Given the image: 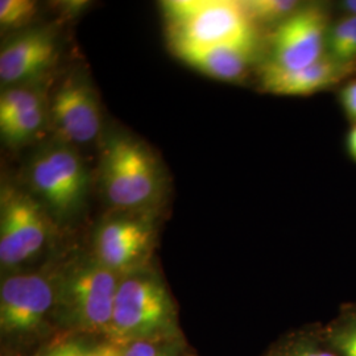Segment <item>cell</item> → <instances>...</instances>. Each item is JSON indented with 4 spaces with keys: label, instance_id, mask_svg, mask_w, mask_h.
<instances>
[{
    "label": "cell",
    "instance_id": "obj_18",
    "mask_svg": "<svg viewBox=\"0 0 356 356\" xmlns=\"http://www.w3.org/2000/svg\"><path fill=\"white\" fill-rule=\"evenodd\" d=\"M48 356H123L122 346L101 338L95 343L65 337L64 339L45 347Z\"/></svg>",
    "mask_w": 356,
    "mask_h": 356
},
{
    "label": "cell",
    "instance_id": "obj_13",
    "mask_svg": "<svg viewBox=\"0 0 356 356\" xmlns=\"http://www.w3.org/2000/svg\"><path fill=\"white\" fill-rule=\"evenodd\" d=\"M56 58V42L48 32L33 31L7 44L0 53V79L15 85L40 76Z\"/></svg>",
    "mask_w": 356,
    "mask_h": 356
},
{
    "label": "cell",
    "instance_id": "obj_14",
    "mask_svg": "<svg viewBox=\"0 0 356 356\" xmlns=\"http://www.w3.org/2000/svg\"><path fill=\"white\" fill-rule=\"evenodd\" d=\"M45 122V106L41 95L15 108L13 113L0 119V132L3 139L10 144H22L38 135Z\"/></svg>",
    "mask_w": 356,
    "mask_h": 356
},
{
    "label": "cell",
    "instance_id": "obj_15",
    "mask_svg": "<svg viewBox=\"0 0 356 356\" xmlns=\"http://www.w3.org/2000/svg\"><path fill=\"white\" fill-rule=\"evenodd\" d=\"M267 356H337L326 343L322 330L293 332L276 344Z\"/></svg>",
    "mask_w": 356,
    "mask_h": 356
},
{
    "label": "cell",
    "instance_id": "obj_19",
    "mask_svg": "<svg viewBox=\"0 0 356 356\" xmlns=\"http://www.w3.org/2000/svg\"><path fill=\"white\" fill-rule=\"evenodd\" d=\"M123 356H194L182 335L139 341L122 346Z\"/></svg>",
    "mask_w": 356,
    "mask_h": 356
},
{
    "label": "cell",
    "instance_id": "obj_12",
    "mask_svg": "<svg viewBox=\"0 0 356 356\" xmlns=\"http://www.w3.org/2000/svg\"><path fill=\"white\" fill-rule=\"evenodd\" d=\"M351 66L334 61L327 54L304 69L285 72L264 64L260 72L261 89L269 94L305 97L329 89L339 82Z\"/></svg>",
    "mask_w": 356,
    "mask_h": 356
},
{
    "label": "cell",
    "instance_id": "obj_6",
    "mask_svg": "<svg viewBox=\"0 0 356 356\" xmlns=\"http://www.w3.org/2000/svg\"><path fill=\"white\" fill-rule=\"evenodd\" d=\"M29 185L56 218L78 211L86 194L88 173L72 145L58 144L38 153L28 170Z\"/></svg>",
    "mask_w": 356,
    "mask_h": 356
},
{
    "label": "cell",
    "instance_id": "obj_2",
    "mask_svg": "<svg viewBox=\"0 0 356 356\" xmlns=\"http://www.w3.org/2000/svg\"><path fill=\"white\" fill-rule=\"evenodd\" d=\"M182 335L176 301L153 264L120 276L106 339L118 346Z\"/></svg>",
    "mask_w": 356,
    "mask_h": 356
},
{
    "label": "cell",
    "instance_id": "obj_3",
    "mask_svg": "<svg viewBox=\"0 0 356 356\" xmlns=\"http://www.w3.org/2000/svg\"><path fill=\"white\" fill-rule=\"evenodd\" d=\"M54 272H13L0 285V338L7 351H28L57 332Z\"/></svg>",
    "mask_w": 356,
    "mask_h": 356
},
{
    "label": "cell",
    "instance_id": "obj_25",
    "mask_svg": "<svg viewBox=\"0 0 356 356\" xmlns=\"http://www.w3.org/2000/svg\"><path fill=\"white\" fill-rule=\"evenodd\" d=\"M33 356H48V354H47V351H45V348H42L40 353H38L36 355Z\"/></svg>",
    "mask_w": 356,
    "mask_h": 356
},
{
    "label": "cell",
    "instance_id": "obj_11",
    "mask_svg": "<svg viewBox=\"0 0 356 356\" xmlns=\"http://www.w3.org/2000/svg\"><path fill=\"white\" fill-rule=\"evenodd\" d=\"M256 47L257 41L225 45H170L185 64L204 76L226 82H238L245 76L254 61Z\"/></svg>",
    "mask_w": 356,
    "mask_h": 356
},
{
    "label": "cell",
    "instance_id": "obj_16",
    "mask_svg": "<svg viewBox=\"0 0 356 356\" xmlns=\"http://www.w3.org/2000/svg\"><path fill=\"white\" fill-rule=\"evenodd\" d=\"M326 54L346 66L356 60V15H347L330 26Z\"/></svg>",
    "mask_w": 356,
    "mask_h": 356
},
{
    "label": "cell",
    "instance_id": "obj_7",
    "mask_svg": "<svg viewBox=\"0 0 356 356\" xmlns=\"http://www.w3.org/2000/svg\"><path fill=\"white\" fill-rule=\"evenodd\" d=\"M156 241V225L143 210L120 211L106 218L97 227L91 254L104 267L123 276L152 264Z\"/></svg>",
    "mask_w": 356,
    "mask_h": 356
},
{
    "label": "cell",
    "instance_id": "obj_24",
    "mask_svg": "<svg viewBox=\"0 0 356 356\" xmlns=\"http://www.w3.org/2000/svg\"><path fill=\"white\" fill-rule=\"evenodd\" d=\"M341 7L348 15H356V0H346L341 3Z\"/></svg>",
    "mask_w": 356,
    "mask_h": 356
},
{
    "label": "cell",
    "instance_id": "obj_5",
    "mask_svg": "<svg viewBox=\"0 0 356 356\" xmlns=\"http://www.w3.org/2000/svg\"><path fill=\"white\" fill-rule=\"evenodd\" d=\"M102 186L106 198L118 210H143L160 189L152 154L132 139H111L103 151Z\"/></svg>",
    "mask_w": 356,
    "mask_h": 356
},
{
    "label": "cell",
    "instance_id": "obj_17",
    "mask_svg": "<svg viewBox=\"0 0 356 356\" xmlns=\"http://www.w3.org/2000/svg\"><path fill=\"white\" fill-rule=\"evenodd\" d=\"M322 335L337 356H356V307L344 309L322 329Z\"/></svg>",
    "mask_w": 356,
    "mask_h": 356
},
{
    "label": "cell",
    "instance_id": "obj_20",
    "mask_svg": "<svg viewBox=\"0 0 356 356\" xmlns=\"http://www.w3.org/2000/svg\"><path fill=\"white\" fill-rule=\"evenodd\" d=\"M242 4L254 24L257 22L280 24L300 8V3L293 0H248Z\"/></svg>",
    "mask_w": 356,
    "mask_h": 356
},
{
    "label": "cell",
    "instance_id": "obj_4",
    "mask_svg": "<svg viewBox=\"0 0 356 356\" xmlns=\"http://www.w3.org/2000/svg\"><path fill=\"white\" fill-rule=\"evenodd\" d=\"M170 45H225L257 41L242 1L170 0L161 3Z\"/></svg>",
    "mask_w": 356,
    "mask_h": 356
},
{
    "label": "cell",
    "instance_id": "obj_10",
    "mask_svg": "<svg viewBox=\"0 0 356 356\" xmlns=\"http://www.w3.org/2000/svg\"><path fill=\"white\" fill-rule=\"evenodd\" d=\"M51 122L61 144L83 145L98 138L102 127L101 108L86 82L70 79L58 89L51 99Z\"/></svg>",
    "mask_w": 356,
    "mask_h": 356
},
{
    "label": "cell",
    "instance_id": "obj_21",
    "mask_svg": "<svg viewBox=\"0 0 356 356\" xmlns=\"http://www.w3.org/2000/svg\"><path fill=\"white\" fill-rule=\"evenodd\" d=\"M38 13V4L31 0H1L0 24L4 28H20L29 24Z\"/></svg>",
    "mask_w": 356,
    "mask_h": 356
},
{
    "label": "cell",
    "instance_id": "obj_8",
    "mask_svg": "<svg viewBox=\"0 0 356 356\" xmlns=\"http://www.w3.org/2000/svg\"><path fill=\"white\" fill-rule=\"evenodd\" d=\"M45 210L24 191L3 186L0 197V264L20 267L38 256L49 241Z\"/></svg>",
    "mask_w": 356,
    "mask_h": 356
},
{
    "label": "cell",
    "instance_id": "obj_23",
    "mask_svg": "<svg viewBox=\"0 0 356 356\" xmlns=\"http://www.w3.org/2000/svg\"><path fill=\"white\" fill-rule=\"evenodd\" d=\"M347 148L350 156L356 161V123L354 127L351 128L348 138H347Z\"/></svg>",
    "mask_w": 356,
    "mask_h": 356
},
{
    "label": "cell",
    "instance_id": "obj_22",
    "mask_svg": "<svg viewBox=\"0 0 356 356\" xmlns=\"http://www.w3.org/2000/svg\"><path fill=\"white\" fill-rule=\"evenodd\" d=\"M341 103L346 115L356 123V81L347 83L342 89Z\"/></svg>",
    "mask_w": 356,
    "mask_h": 356
},
{
    "label": "cell",
    "instance_id": "obj_1",
    "mask_svg": "<svg viewBox=\"0 0 356 356\" xmlns=\"http://www.w3.org/2000/svg\"><path fill=\"white\" fill-rule=\"evenodd\" d=\"M56 327L65 337L106 338L120 276L92 254H81L54 269Z\"/></svg>",
    "mask_w": 356,
    "mask_h": 356
},
{
    "label": "cell",
    "instance_id": "obj_9",
    "mask_svg": "<svg viewBox=\"0 0 356 356\" xmlns=\"http://www.w3.org/2000/svg\"><path fill=\"white\" fill-rule=\"evenodd\" d=\"M329 29V16L323 7H300L276 26L266 65L291 72L317 63L326 56Z\"/></svg>",
    "mask_w": 356,
    "mask_h": 356
}]
</instances>
